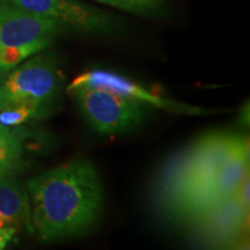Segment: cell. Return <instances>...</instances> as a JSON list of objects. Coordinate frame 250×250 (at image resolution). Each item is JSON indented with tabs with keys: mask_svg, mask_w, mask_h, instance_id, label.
Returning a JSON list of instances; mask_svg holds the SVG:
<instances>
[{
	"mask_svg": "<svg viewBox=\"0 0 250 250\" xmlns=\"http://www.w3.org/2000/svg\"><path fill=\"white\" fill-rule=\"evenodd\" d=\"M33 234L51 242L86 233L102 210L103 191L95 167L73 160L27 183Z\"/></svg>",
	"mask_w": 250,
	"mask_h": 250,
	"instance_id": "6da1fadb",
	"label": "cell"
},
{
	"mask_svg": "<svg viewBox=\"0 0 250 250\" xmlns=\"http://www.w3.org/2000/svg\"><path fill=\"white\" fill-rule=\"evenodd\" d=\"M232 136L210 133L166 166L158 187L162 208L181 221L193 208L218 167L233 153Z\"/></svg>",
	"mask_w": 250,
	"mask_h": 250,
	"instance_id": "7a4b0ae2",
	"label": "cell"
},
{
	"mask_svg": "<svg viewBox=\"0 0 250 250\" xmlns=\"http://www.w3.org/2000/svg\"><path fill=\"white\" fill-rule=\"evenodd\" d=\"M62 83V72L54 57L31 56L0 80V109L27 104L50 110L59 98Z\"/></svg>",
	"mask_w": 250,
	"mask_h": 250,
	"instance_id": "3957f363",
	"label": "cell"
},
{
	"mask_svg": "<svg viewBox=\"0 0 250 250\" xmlns=\"http://www.w3.org/2000/svg\"><path fill=\"white\" fill-rule=\"evenodd\" d=\"M73 94L78 108L90 127L101 134H118L136 129L143 123L142 103L131 101L109 90L76 88Z\"/></svg>",
	"mask_w": 250,
	"mask_h": 250,
	"instance_id": "277c9868",
	"label": "cell"
},
{
	"mask_svg": "<svg viewBox=\"0 0 250 250\" xmlns=\"http://www.w3.org/2000/svg\"><path fill=\"white\" fill-rule=\"evenodd\" d=\"M202 241L213 246H245L248 239L249 211L226 197L184 220Z\"/></svg>",
	"mask_w": 250,
	"mask_h": 250,
	"instance_id": "5b68a950",
	"label": "cell"
},
{
	"mask_svg": "<svg viewBox=\"0 0 250 250\" xmlns=\"http://www.w3.org/2000/svg\"><path fill=\"white\" fill-rule=\"evenodd\" d=\"M30 13L52 19L62 26L83 33L107 34L115 28L114 20L78 0H6Z\"/></svg>",
	"mask_w": 250,
	"mask_h": 250,
	"instance_id": "8992f818",
	"label": "cell"
},
{
	"mask_svg": "<svg viewBox=\"0 0 250 250\" xmlns=\"http://www.w3.org/2000/svg\"><path fill=\"white\" fill-rule=\"evenodd\" d=\"M64 29L66 28L52 19L0 0V50L54 37Z\"/></svg>",
	"mask_w": 250,
	"mask_h": 250,
	"instance_id": "52a82bcc",
	"label": "cell"
},
{
	"mask_svg": "<svg viewBox=\"0 0 250 250\" xmlns=\"http://www.w3.org/2000/svg\"><path fill=\"white\" fill-rule=\"evenodd\" d=\"M76 88L104 89L117 94L122 98L142 103V104L149 103V104L156 105V107L167 108L169 110H183V108L180 104L155 95L154 93L148 92L147 89L137 85L133 81L110 71L92 70L80 74L68 86V92Z\"/></svg>",
	"mask_w": 250,
	"mask_h": 250,
	"instance_id": "ba28073f",
	"label": "cell"
},
{
	"mask_svg": "<svg viewBox=\"0 0 250 250\" xmlns=\"http://www.w3.org/2000/svg\"><path fill=\"white\" fill-rule=\"evenodd\" d=\"M7 227L33 234L27 187L13 175L0 177V228Z\"/></svg>",
	"mask_w": 250,
	"mask_h": 250,
	"instance_id": "9c48e42d",
	"label": "cell"
},
{
	"mask_svg": "<svg viewBox=\"0 0 250 250\" xmlns=\"http://www.w3.org/2000/svg\"><path fill=\"white\" fill-rule=\"evenodd\" d=\"M54 37H46L22 45L11 46L0 50V73H7L31 56L40 54L51 44Z\"/></svg>",
	"mask_w": 250,
	"mask_h": 250,
	"instance_id": "30bf717a",
	"label": "cell"
},
{
	"mask_svg": "<svg viewBox=\"0 0 250 250\" xmlns=\"http://www.w3.org/2000/svg\"><path fill=\"white\" fill-rule=\"evenodd\" d=\"M23 140L22 131L0 124V164H20Z\"/></svg>",
	"mask_w": 250,
	"mask_h": 250,
	"instance_id": "8fae6325",
	"label": "cell"
},
{
	"mask_svg": "<svg viewBox=\"0 0 250 250\" xmlns=\"http://www.w3.org/2000/svg\"><path fill=\"white\" fill-rule=\"evenodd\" d=\"M50 110L35 105H13L0 109V124L5 126L17 127L35 118L46 116Z\"/></svg>",
	"mask_w": 250,
	"mask_h": 250,
	"instance_id": "7c38bea8",
	"label": "cell"
},
{
	"mask_svg": "<svg viewBox=\"0 0 250 250\" xmlns=\"http://www.w3.org/2000/svg\"><path fill=\"white\" fill-rule=\"evenodd\" d=\"M102 4L110 5L123 11L144 14L151 11L154 6V0H95Z\"/></svg>",
	"mask_w": 250,
	"mask_h": 250,
	"instance_id": "4fadbf2b",
	"label": "cell"
},
{
	"mask_svg": "<svg viewBox=\"0 0 250 250\" xmlns=\"http://www.w3.org/2000/svg\"><path fill=\"white\" fill-rule=\"evenodd\" d=\"M230 197L235 201L237 204L241 206L242 208L249 211L250 208V177L249 175L246 176L241 182H240L239 186L235 188Z\"/></svg>",
	"mask_w": 250,
	"mask_h": 250,
	"instance_id": "5bb4252c",
	"label": "cell"
},
{
	"mask_svg": "<svg viewBox=\"0 0 250 250\" xmlns=\"http://www.w3.org/2000/svg\"><path fill=\"white\" fill-rule=\"evenodd\" d=\"M18 233L19 232L15 228H0V250L5 249L8 242H11Z\"/></svg>",
	"mask_w": 250,
	"mask_h": 250,
	"instance_id": "9a60e30c",
	"label": "cell"
},
{
	"mask_svg": "<svg viewBox=\"0 0 250 250\" xmlns=\"http://www.w3.org/2000/svg\"><path fill=\"white\" fill-rule=\"evenodd\" d=\"M19 165H9V164H0V177L6 176V175H12L13 171L17 169Z\"/></svg>",
	"mask_w": 250,
	"mask_h": 250,
	"instance_id": "2e32d148",
	"label": "cell"
}]
</instances>
